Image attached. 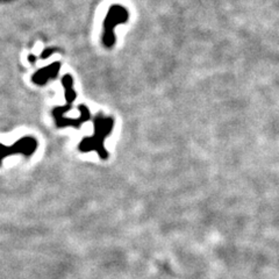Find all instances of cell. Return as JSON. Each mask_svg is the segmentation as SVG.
Wrapping results in <instances>:
<instances>
[{
	"label": "cell",
	"instance_id": "6",
	"mask_svg": "<svg viewBox=\"0 0 279 279\" xmlns=\"http://www.w3.org/2000/svg\"><path fill=\"white\" fill-rule=\"evenodd\" d=\"M62 85L64 88V97H66L67 105L72 106L77 98V93L74 89V78L71 75H66L62 78Z\"/></svg>",
	"mask_w": 279,
	"mask_h": 279
},
{
	"label": "cell",
	"instance_id": "1",
	"mask_svg": "<svg viewBox=\"0 0 279 279\" xmlns=\"http://www.w3.org/2000/svg\"><path fill=\"white\" fill-rule=\"evenodd\" d=\"M94 134L92 136L84 137L80 141L78 149L80 153L96 152L101 160L106 161L109 158V153L105 148V140L113 132L114 119L105 117L102 113H98L93 119Z\"/></svg>",
	"mask_w": 279,
	"mask_h": 279
},
{
	"label": "cell",
	"instance_id": "5",
	"mask_svg": "<svg viewBox=\"0 0 279 279\" xmlns=\"http://www.w3.org/2000/svg\"><path fill=\"white\" fill-rule=\"evenodd\" d=\"M59 70H61V63L59 62L51 63L50 66L40 69V70H37L35 74L33 75L32 77L33 83L40 85V87H44V85L48 83L49 80L57 78Z\"/></svg>",
	"mask_w": 279,
	"mask_h": 279
},
{
	"label": "cell",
	"instance_id": "3",
	"mask_svg": "<svg viewBox=\"0 0 279 279\" xmlns=\"http://www.w3.org/2000/svg\"><path fill=\"white\" fill-rule=\"evenodd\" d=\"M37 145V140L33 136H25L12 145L0 143V166L3 165V161L8 156L24 155L26 157H31L36 152Z\"/></svg>",
	"mask_w": 279,
	"mask_h": 279
},
{
	"label": "cell",
	"instance_id": "2",
	"mask_svg": "<svg viewBox=\"0 0 279 279\" xmlns=\"http://www.w3.org/2000/svg\"><path fill=\"white\" fill-rule=\"evenodd\" d=\"M130 19V13L123 6L113 5L110 7L104 20V33H102V45L107 49L113 48L115 45V27L118 25L126 24Z\"/></svg>",
	"mask_w": 279,
	"mask_h": 279
},
{
	"label": "cell",
	"instance_id": "7",
	"mask_svg": "<svg viewBox=\"0 0 279 279\" xmlns=\"http://www.w3.org/2000/svg\"><path fill=\"white\" fill-rule=\"evenodd\" d=\"M55 51H56V48H48V49H46V50L44 51V53H42V55H41V58L46 59V58L50 57V55L53 54V53H55Z\"/></svg>",
	"mask_w": 279,
	"mask_h": 279
},
{
	"label": "cell",
	"instance_id": "4",
	"mask_svg": "<svg viewBox=\"0 0 279 279\" xmlns=\"http://www.w3.org/2000/svg\"><path fill=\"white\" fill-rule=\"evenodd\" d=\"M78 111H79V117L77 119H71V118L64 117V114L53 110V117L55 120V124L58 128H64V127L79 128L81 124L89 121L90 118H91V113H90L89 107L83 104L78 106Z\"/></svg>",
	"mask_w": 279,
	"mask_h": 279
}]
</instances>
